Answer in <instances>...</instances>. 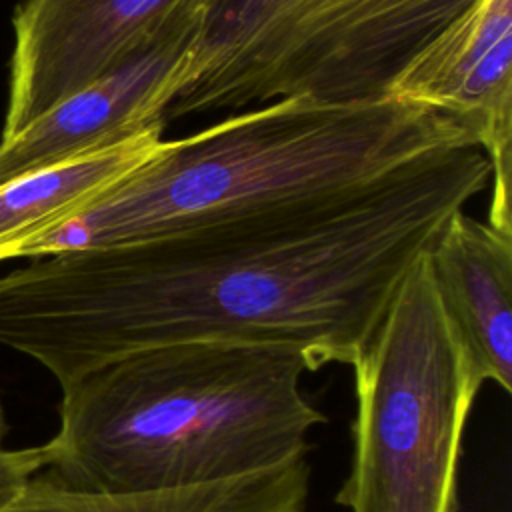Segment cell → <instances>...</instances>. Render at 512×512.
I'll use <instances>...</instances> for the list:
<instances>
[{"label": "cell", "instance_id": "obj_5", "mask_svg": "<svg viewBox=\"0 0 512 512\" xmlns=\"http://www.w3.org/2000/svg\"><path fill=\"white\" fill-rule=\"evenodd\" d=\"M350 512H456L458 462L484 384L434 284L426 252L408 268L352 364Z\"/></svg>", "mask_w": 512, "mask_h": 512}, {"label": "cell", "instance_id": "obj_10", "mask_svg": "<svg viewBox=\"0 0 512 512\" xmlns=\"http://www.w3.org/2000/svg\"><path fill=\"white\" fill-rule=\"evenodd\" d=\"M310 464L306 456L244 476L150 492H90L46 472L20 486L0 512H306Z\"/></svg>", "mask_w": 512, "mask_h": 512}, {"label": "cell", "instance_id": "obj_8", "mask_svg": "<svg viewBox=\"0 0 512 512\" xmlns=\"http://www.w3.org/2000/svg\"><path fill=\"white\" fill-rule=\"evenodd\" d=\"M204 12L140 56L62 100L14 136L0 140V186L108 148L166 122V110L190 80Z\"/></svg>", "mask_w": 512, "mask_h": 512}, {"label": "cell", "instance_id": "obj_4", "mask_svg": "<svg viewBox=\"0 0 512 512\" xmlns=\"http://www.w3.org/2000/svg\"><path fill=\"white\" fill-rule=\"evenodd\" d=\"M474 0H210L168 118L290 96H388L406 64Z\"/></svg>", "mask_w": 512, "mask_h": 512}, {"label": "cell", "instance_id": "obj_9", "mask_svg": "<svg viewBox=\"0 0 512 512\" xmlns=\"http://www.w3.org/2000/svg\"><path fill=\"white\" fill-rule=\"evenodd\" d=\"M440 302L476 372L512 390V232L452 212L426 250Z\"/></svg>", "mask_w": 512, "mask_h": 512}, {"label": "cell", "instance_id": "obj_7", "mask_svg": "<svg viewBox=\"0 0 512 512\" xmlns=\"http://www.w3.org/2000/svg\"><path fill=\"white\" fill-rule=\"evenodd\" d=\"M388 96L472 132L492 170L486 222L512 232V0H474L406 64Z\"/></svg>", "mask_w": 512, "mask_h": 512}, {"label": "cell", "instance_id": "obj_13", "mask_svg": "<svg viewBox=\"0 0 512 512\" xmlns=\"http://www.w3.org/2000/svg\"><path fill=\"white\" fill-rule=\"evenodd\" d=\"M8 432V422H6V414H4V406L0 400V446H4V436Z\"/></svg>", "mask_w": 512, "mask_h": 512}, {"label": "cell", "instance_id": "obj_6", "mask_svg": "<svg viewBox=\"0 0 512 512\" xmlns=\"http://www.w3.org/2000/svg\"><path fill=\"white\" fill-rule=\"evenodd\" d=\"M210 0H22L0 140L146 52Z\"/></svg>", "mask_w": 512, "mask_h": 512}, {"label": "cell", "instance_id": "obj_2", "mask_svg": "<svg viewBox=\"0 0 512 512\" xmlns=\"http://www.w3.org/2000/svg\"><path fill=\"white\" fill-rule=\"evenodd\" d=\"M466 148H480L472 132L424 106L290 96L162 138L146 164L0 262L328 206Z\"/></svg>", "mask_w": 512, "mask_h": 512}, {"label": "cell", "instance_id": "obj_12", "mask_svg": "<svg viewBox=\"0 0 512 512\" xmlns=\"http://www.w3.org/2000/svg\"><path fill=\"white\" fill-rule=\"evenodd\" d=\"M54 448L48 442L30 448L0 446V504L8 500L20 486L50 468Z\"/></svg>", "mask_w": 512, "mask_h": 512}, {"label": "cell", "instance_id": "obj_3", "mask_svg": "<svg viewBox=\"0 0 512 512\" xmlns=\"http://www.w3.org/2000/svg\"><path fill=\"white\" fill-rule=\"evenodd\" d=\"M290 344L200 340L120 356L60 388L50 478L126 494L212 484L306 456L324 414Z\"/></svg>", "mask_w": 512, "mask_h": 512}, {"label": "cell", "instance_id": "obj_11", "mask_svg": "<svg viewBox=\"0 0 512 512\" xmlns=\"http://www.w3.org/2000/svg\"><path fill=\"white\" fill-rule=\"evenodd\" d=\"M166 122L74 160L42 168L0 186V256L10 246L66 220L146 164Z\"/></svg>", "mask_w": 512, "mask_h": 512}, {"label": "cell", "instance_id": "obj_1", "mask_svg": "<svg viewBox=\"0 0 512 512\" xmlns=\"http://www.w3.org/2000/svg\"><path fill=\"white\" fill-rule=\"evenodd\" d=\"M492 178L458 150L362 196L30 258L0 274V346L60 388L136 350L278 342L352 366L400 280Z\"/></svg>", "mask_w": 512, "mask_h": 512}]
</instances>
